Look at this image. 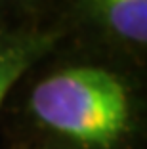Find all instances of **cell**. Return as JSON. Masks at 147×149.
I'll use <instances>...</instances> for the list:
<instances>
[{"mask_svg":"<svg viewBox=\"0 0 147 149\" xmlns=\"http://www.w3.org/2000/svg\"><path fill=\"white\" fill-rule=\"evenodd\" d=\"M44 126L86 147L109 149L130 123L124 84L101 67H69L42 79L29 100Z\"/></svg>","mask_w":147,"mask_h":149,"instance_id":"cell-1","label":"cell"},{"mask_svg":"<svg viewBox=\"0 0 147 149\" xmlns=\"http://www.w3.org/2000/svg\"><path fill=\"white\" fill-rule=\"evenodd\" d=\"M56 33L0 31V105L23 74L56 44Z\"/></svg>","mask_w":147,"mask_h":149,"instance_id":"cell-2","label":"cell"},{"mask_svg":"<svg viewBox=\"0 0 147 149\" xmlns=\"http://www.w3.org/2000/svg\"><path fill=\"white\" fill-rule=\"evenodd\" d=\"M100 21L121 40L147 42V0H94Z\"/></svg>","mask_w":147,"mask_h":149,"instance_id":"cell-3","label":"cell"}]
</instances>
